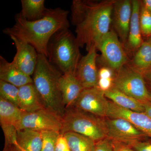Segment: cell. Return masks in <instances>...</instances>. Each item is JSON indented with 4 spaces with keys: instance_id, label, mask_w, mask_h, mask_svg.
Returning <instances> with one entry per match:
<instances>
[{
    "instance_id": "obj_1",
    "label": "cell",
    "mask_w": 151,
    "mask_h": 151,
    "mask_svg": "<svg viewBox=\"0 0 151 151\" xmlns=\"http://www.w3.org/2000/svg\"><path fill=\"white\" fill-rule=\"evenodd\" d=\"M116 0H73L71 6V22L75 26L76 42L88 52L97 46L109 32Z\"/></svg>"
},
{
    "instance_id": "obj_2",
    "label": "cell",
    "mask_w": 151,
    "mask_h": 151,
    "mask_svg": "<svg viewBox=\"0 0 151 151\" xmlns=\"http://www.w3.org/2000/svg\"><path fill=\"white\" fill-rule=\"evenodd\" d=\"M68 14V11L60 8L48 9L42 18L28 21L19 13L15 17V24L4 29L3 32L29 44L38 54L47 58L48 45L51 38L60 31L69 29Z\"/></svg>"
},
{
    "instance_id": "obj_3",
    "label": "cell",
    "mask_w": 151,
    "mask_h": 151,
    "mask_svg": "<svg viewBox=\"0 0 151 151\" xmlns=\"http://www.w3.org/2000/svg\"><path fill=\"white\" fill-rule=\"evenodd\" d=\"M62 73L43 55L38 54L33 81L44 105L48 111L62 118L65 108L59 87Z\"/></svg>"
},
{
    "instance_id": "obj_4",
    "label": "cell",
    "mask_w": 151,
    "mask_h": 151,
    "mask_svg": "<svg viewBox=\"0 0 151 151\" xmlns=\"http://www.w3.org/2000/svg\"><path fill=\"white\" fill-rule=\"evenodd\" d=\"M79 48L76 37L69 29L62 30L50 41L47 58L62 74L75 73L81 58Z\"/></svg>"
},
{
    "instance_id": "obj_5",
    "label": "cell",
    "mask_w": 151,
    "mask_h": 151,
    "mask_svg": "<svg viewBox=\"0 0 151 151\" xmlns=\"http://www.w3.org/2000/svg\"><path fill=\"white\" fill-rule=\"evenodd\" d=\"M60 133L71 132L91 138L97 142L107 137L105 118L99 117L71 107L65 109L61 118Z\"/></svg>"
},
{
    "instance_id": "obj_6",
    "label": "cell",
    "mask_w": 151,
    "mask_h": 151,
    "mask_svg": "<svg viewBox=\"0 0 151 151\" xmlns=\"http://www.w3.org/2000/svg\"><path fill=\"white\" fill-rule=\"evenodd\" d=\"M113 87L143 103H151L142 73L129 63L116 72Z\"/></svg>"
},
{
    "instance_id": "obj_7",
    "label": "cell",
    "mask_w": 151,
    "mask_h": 151,
    "mask_svg": "<svg viewBox=\"0 0 151 151\" xmlns=\"http://www.w3.org/2000/svg\"><path fill=\"white\" fill-rule=\"evenodd\" d=\"M123 46L113 29L105 35L97 46V49L101 52L102 59L105 65L115 72L129 63L128 55Z\"/></svg>"
},
{
    "instance_id": "obj_8",
    "label": "cell",
    "mask_w": 151,
    "mask_h": 151,
    "mask_svg": "<svg viewBox=\"0 0 151 151\" xmlns=\"http://www.w3.org/2000/svg\"><path fill=\"white\" fill-rule=\"evenodd\" d=\"M62 128L61 118L44 108L32 112H24L17 124V130L30 129L38 132L55 131L60 132Z\"/></svg>"
},
{
    "instance_id": "obj_9",
    "label": "cell",
    "mask_w": 151,
    "mask_h": 151,
    "mask_svg": "<svg viewBox=\"0 0 151 151\" xmlns=\"http://www.w3.org/2000/svg\"><path fill=\"white\" fill-rule=\"evenodd\" d=\"M107 128V138L131 146L135 143L145 141L147 137L142 132L127 120L120 118H105Z\"/></svg>"
},
{
    "instance_id": "obj_10",
    "label": "cell",
    "mask_w": 151,
    "mask_h": 151,
    "mask_svg": "<svg viewBox=\"0 0 151 151\" xmlns=\"http://www.w3.org/2000/svg\"><path fill=\"white\" fill-rule=\"evenodd\" d=\"M72 107L95 116L106 118L109 101L104 92L97 87H92L84 89Z\"/></svg>"
},
{
    "instance_id": "obj_11",
    "label": "cell",
    "mask_w": 151,
    "mask_h": 151,
    "mask_svg": "<svg viewBox=\"0 0 151 151\" xmlns=\"http://www.w3.org/2000/svg\"><path fill=\"white\" fill-rule=\"evenodd\" d=\"M23 113L18 106L0 97V124L4 136V146L16 143V126Z\"/></svg>"
},
{
    "instance_id": "obj_12",
    "label": "cell",
    "mask_w": 151,
    "mask_h": 151,
    "mask_svg": "<svg viewBox=\"0 0 151 151\" xmlns=\"http://www.w3.org/2000/svg\"><path fill=\"white\" fill-rule=\"evenodd\" d=\"M132 12V1L116 0L112 12V24L124 46L129 37Z\"/></svg>"
},
{
    "instance_id": "obj_13",
    "label": "cell",
    "mask_w": 151,
    "mask_h": 151,
    "mask_svg": "<svg viewBox=\"0 0 151 151\" xmlns=\"http://www.w3.org/2000/svg\"><path fill=\"white\" fill-rule=\"evenodd\" d=\"M96 47H92L79 60L75 75L84 89L97 87L98 69L97 65Z\"/></svg>"
},
{
    "instance_id": "obj_14",
    "label": "cell",
    "mask_w": 151,
    "mask_h": 151,
    "mask_svg": "<svg viewBox=\"0 0 151 151\" xmlns=\"http://www.w3.org/2000/svg\"><path fill=\"white\" fill-rule=\"evenodd\" d=\"M17 52L12 63L27 75H33L37 64L38 53L32 45L14 36H11Z\"/></svg>"
},
{
    "instance_id": "obj_15",
    "label": "cell",
    "mask_w": 151,
    "mask_h": 151,
    "mask_svg": "<svg viewBox=\"0 0 151 151\" xmlns=\"http://www.w3.org/2000/svg\"><path fill=\"white\" fill-rule=\"evenodd\" d=\"M107 117L127 120L148 137L151 138V119L145 113L124 109L109 101Z\"/></svg>"
},
{
    "instance_id": "obj_16",
    "label": "cell",
    "mask_w": 151,
    "mask_h": 151,
    "mask_svg": "<svg viewBox=\"0 0 151 151\" xmlns=\"http://www.w3.org/2000/svg\"><path fill=\"white\" fill-rule=\"evenodd\" d=\"M59 87L65 109L73 106L84 89L74 72L63 74L59 79Z\"/></svg>"
},
{
    "instance_id": "obj_17",
    "label": "cell",
    "mask_w": 151,
    "mask_h": 151,
    "mask_svg": "<svg viewBox=\"0 0 151 151\" xmlns=\"http://www.w3.org/2000/svg\"><path fill=\"white\" fill-rule=\"evenodd\" d=\"M0 80L19 88L33 83L32 78L27 75L12 62L0 56Z\"/></svg>"
},
{
    "instance_id": "obj_18",
    "label": "cell",
    "mask_w": 151,
    "mask_h": 151,
    "mask_svg": "<svg viewBox=\"0 0 151 151\" xmlns=\"http://www.w3.org/2000/svg\"><path fill=\"white\" fill-rule=\"evenodd\" d=\"M19 107L23 112L30 113L45 108L33 83L19 88Z\"/></svg>"
},
{
    "instance_id": "obj_19",
    "label": "cell",
    "mask_w": 151,
    "mask_h": 151,
    "mask_svg": "<svg viewBox=\"0 0 151 151\" xmlns=\"http://www.w3.org/2000/svg\"><path fill=\"white\" fill-rule=\"evenodd\" d=\"M132 4V15L129 31L128 40L125 47L127 51L134 54L143 43V41L139 21L141 1L133 0Z\"/></svg>"
},
{
    "instance_id": "obj_20",
    "label": "cell",
    "mask_w": 151,
    "mask_h": 151,
    "mask_svg": "<svg viewBox=\"0 0 151 151\" xmlns=\"http://www.w3.org/2000/svg\"><path fill=\"white\" fill-rule=\"evenodd\" d=\"M14 145L17 149L24 151H41V132L30 129L17 130V142Z\"/></svg>"
},
{
    "instance_id": "obj_21",
    "label": "cell",
    "mask_w": 151,
    "mask_h": 151,
    "mask_svg": "<svg viewBox=\"0 0 151 151\" xmlns=\"http://www.w3.org/2000/svg\"><path fill=\"white\" fill-rule=\"evenodd\" d=\"M105 96L111 102L121 108L144 113V103L128 96L114 87L104 92Z\"/></svg>"
},
{
    "instance_id": "obj_22",
    "label": "cell",
    "mask_w": 151,
    "mask_h": 151,
    "mask_svg": "<svg viewBox=\"0 0 151 151\" xmlns=\"http://www.w3.org/2000/svg\"><path fill=\"white\" fill-rule=\"evenodd\" d=\"M22 10L19 14L28 21H35L42 18L48 9L45 6L44 0H21Z\"/></svg>"
},
{
    "instance_id": "obj_23",
    "label": "cell",
    "mask_w": 151,
    "mask_h": 151,
    "mask_svg": "<svg viewBox=\"0 0 151 151\" xmlns=\"http://www.w3.org/2000/svg\"><path fill=\"white\" fill-rule=\"evenodd\" d=\"M130 64L142 72L151 68V38L148 40L143 41L134 54Z\"/></svg>"
},
{
    "instance_id": "obj_24",
    "label": "cell",
    "mask_w": 151,
    "mask_h": 151,
    "mask_svg": "<svg viewBox=\"0 0 151 151\" xmlns=\"http://www.w3.org/2000/svg\"><path fill=\"white\" fill-rule=\"evenodd\" d=\"M71 151H95V141L86 136L74 133L63 134Z\"/></svg>"
},
{
    "instance_id": "obj_25",
    "label": "cell",
    "mask_w": 151,
    "mask_h": 151,
    "mask_svg": "<svg viewBox=\"0 0 151 151\" xmlns=\"http://www.w3.org/2000/svg\"><path fill=\"white\" fill-rule=\"evenodd\" d=\"M116 72L106 65L98 69L97 88L104 92L112 89L114 84Z\"/></svg>"
},
{
    "instance_id": "obj_26",
    "label": "cell",
    "mask_w": 151,
    "mask_h": 151,
    "mask_svg": "<svg viewBox=\"0 0 151 151\" xmlns=\"http://www.w3.org/2000/svg\"><path fill=\"white\" fill-rule=\"evenodd\" d=\"M19 93L18 87L0 80V97L18 106Z\"/></svg>"
},
{
    "instance_id": "obj_27",
    "label": "cell",
    "mask_w": 151,
    "mask_h": 151,
    "mask_svg": "<svg viewBox=\"0 0 151 151\" xmlns=\"http://www.w3.org/2000/svg\"><path fill=\"white\" fill-rule=\"evenodd\" d=\"M40 132L42 139L41 151H55L60 132L55 131H44Z\"/></svg>"
},
{
    "instance_id": "obj_28",
    "label": "cell",
    "mask_w": 151,
    "mask_h": 151,
    "mask_svg": "<svg viewBox=\"0 0 151 151\" xmlns=\"http://www.w3.org/2000/svg\"><path fill=\"white\" fill-rule=\"evenodd\" d=\"M140 25L142 35L151 37V13L141 5L139 16Z\"/></svg>"
},
{
    "instance_id": "obj_29",
    "label": "cell",
    "mask_w": 151,
    "mask_h": 151,
    "mask_svg": "<svg viewBox=\"0 0 151 151\" xmlns=\"http://www.w3.org/2000/svg\"><path fill=\"white\" fill-rule=\"evenodd\" d=\"M95 151H115V150L112 141L107 137L96 142Z\"/></svg>"
},
{
    "instance_id": "obj_30",
    "label": "cell",
    "mask_w": 151,
    "mask_h": 151,
    "mask_svg": "<svg viewBox=\"0 0 151 151\" xmlns=\"http://www.w3.org/2000/svg\"><path fill=\"white\" fill-rule=\"evenodd\" d=\"M55 151H71L63 134H60L58 139Z\"/></svg>"
},
{
    "instance_id": "obj_31",
    "label": "cell",
    "mask_w": 151,
    "mask_h": 151,
    "mask_svg": "<svg viewBox=\"0 0 151 151\" xmlns=\"http://www.w3.org/2000/svg\"><path fill=\"white\" fill-rule=\"evenodd\" d=\"M136 151H151V141H141L131 146Z\"/></svg>"
},
{
    "instance_id": "obj_32",
    "label": "cell",
    "mask_w": 151,
    "mask_h": 151,
    "mask_svg": "<svg viewBox=\"0 0 151 151\" xmlns=\"http://www.w3.org/2000/svg\"><path fill=\"white\" fill-rule=\"evenodd\" d=\"M115 151H136L131 146L119 142L112 141Z\"/></svg>"
},
{
    "instance_id": "obj_33",
    "label": "cell",
    "mask_w": 151,
    "mask_h": 151,
    "mask_svg": "<svg viewBox=\"0 0 151 151\" xmlns=\"http://www.w3.org/2000/svg\"><path fill=\"white\" fill-rule=\"evenodd\" d=\"M147 88L151 94V68L142 72Z\"/></svg>"
},
{
    "instance_id": "obj_34",
    "label": "cell",
    "mask_w": 151,
    "mask_h": 151,
    "mask_svg": "<svg viewBox=\"0 0 151 151\" xmlns=\"http://www.w3.org/2000/svg\"><path fill=\"white\" fill-rule=\"evenodd\" d=\"M144 113L151 119V103H144Z\"/></svg>"
},
{
    "instance_id": "obj_35",
    "label": "cell",
    "mask_w": 151,
    "mask_h": 151,
    "mask_svg": "<svg viewBox=\"0 0 151 151\" xmlns=\"http://www.w3.org/2000/svg\"><path fill=\"white\" fill-rule=\"evenodd\" d=\"M141 3L145 8L151 13V0H144L141 1Z\"/></svg>"
},
{
    "instance_id": "obj_36",
    "label": "cell",
    "mask_w": 151,
    "mask_h": 151,
    "mask_svg": "<svg viewBox=\"0 0 151 151\" xmlns=\"http://www.w3.org/2000/svg\"><path fill=\"white\" fill-rule=\"evenodd\" d=\"M3 151H18L14 145H12L4 146Z\"/></svg>"
},
{
    "instance_id": "obj_37",
    "label": "cell",
    "mask_w": 151,
    "mask_h": 151,
    "mask_svg": "<svg viewBox=\"0 0 151 151\" xmlns=\"http://www.w3.org/2000/svg\"><path fill=\"white\" fill-rule=\"evenodd\" d=\"M17 151H23V150H19V149H17Z\"/></svg>"
},
{
    "instance_id": "obj_38",
    "label": "cell",
    "mask_w": 151,
    "mask_h": 151,
    "mask_svg": "<svg viewBox=\"0 0 151 151\" xmlns=\"http://www.w3.org/2000/svg\"></svg>"
},
{
    "instance_id": "obj_39",
    "label": "cell",
    "mask_w": 151,
    "mask_h": 151,
    "mask_svg": "<svg viewBox=\"0 0 151 151\" xmlns=\"http://www.w3.org/2000/svg\"></svg>"
}]
</instances>
